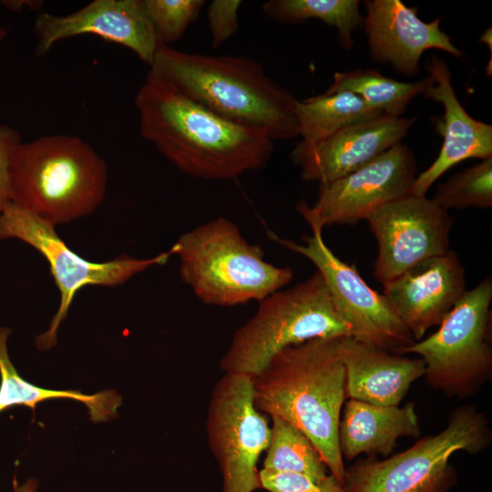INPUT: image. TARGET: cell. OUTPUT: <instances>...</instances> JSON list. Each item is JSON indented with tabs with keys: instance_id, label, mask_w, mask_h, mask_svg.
I'll use <instances>...</instances> for the list:
<instances>
[{
	"instance_id": "ac0fdd59",
	"label": "cell",
	"mask_w": 492,
	"mask_h": 492,
	"mask_svg": "<svg viewBox=\"0 0 492 492\" xmlns=\"http://www.w3.org/2000/svg\"><path fill=\"white\" fill-rule=\"evenodd\" d=\"M426 70L434 84L424 97L442 104L444 114L436 121L443 138L435 161L416 178L409 194L425 196L430 187L448 169L468 159L492 157V126L473 118L459 102L447 64L437 56L427 60Z\"/></svg>"
},
{
	"instance_id": "8fae6325",
	"label": "cell",
	"mask_w": 492,
	"mask_h": 492,
	"mask_svg": "<svg viewBox=\"0 0 492 492\" xmlns=\"http://www.w3.org/2000/svg\"><path fill=\"white\" fill-rule=\"evenodd\" d=\"M206 431L221 472V492L261 488L257 462L268 447L271 427L254 405L251 376L224 374L220 378L210 394Z\"/></svg>"
},
{
	"instance_id": "9c48e42d",
	"label": "cell",
	"mask_w": 492,
	"mask_h": 492,
	"mask_svg": "<svg viewBox=\"0 0 492 492\" xmlns=\"http://www.w3.org/2000/svg\"><path fill=\"white\" fill-rule=\"evenodd\" d=\"M6 239L20 240L36 249L47 261L59 292V305L49 328L36 338L38 350H49L56 345L58 328L81 289L90 285H122L141 272L164 265L173 255L170 248L147 259L121 255L107 261H91L72 251L55 226L12 202L0 214V240Z\"/></svg>"
},
{
	"instance_id": "5b68a950",
	"label": "cell",
	"mask_w": 492,
	"mask_h": 492,
	"mask_svg": "<svg viewBox=\"0 0 492 492\" xmlns=\"http://www.w3.org/2000/svg\"><path fill=\"white\" fill-rule=\"evenodd\" d=\"M179 275L205 304L235 306L260 302L291 282L293 271L268 262L258 244L218 217L181 234L170 247Z\"/></svg>"
},
{
	"instance_id": "d4e9b609",
	"label": "cell",
	"mask_w": 492,
	"mask_h": 492,
	"mask_svg": "<svg viewBox=\"0 0 492 492\" xmlns=\"http://www.w3.org/2000/svg\"><path fill=\"white\" fill-rule=\"evenodd\" d=\"M271 437L263 461L264 469L324 478L327 466L311 440L279 417H272Z\"/></svg>"
},
{
	"instance_id": "52a82bcc",
	"label": "cell",
	"mask_w": 492,
	"mask_h": 492,
	"mask_svg": "<svg viewBox=\"0 0 492 492\" xmlns=\"http://www.w3.org/2000/svg\"><path fill=\"white\" fill-rule=\"evenodd\" d=\"M491 442L487 415L473 405H462L439 433L389 458L356 461L345 469L343 487L346 492H446L456 480L450 456L459 451L478 454Z\"/></svg>"
},
{
	"instance_id": "603a6c76",
	"label": "cell",
	"mask_w": 492,
	"mask_h": 492,
	"mask_svg": "<svg viewBox=\"0 0 492 492\" xmlns=\"http://www.w3.org/2000/svg\"><path fill=\"white\" fill-rule=\"evenodd\" d=\"M433 84L430 75L418 81L401 82L371 68H357L335 73L324 92H353L383 116L399 118L413 98L424 95Z\"/></svg>"
},
{
	"instance_id": "f546056e",
	"label": "cell",
	"mask_w": 492,
	"mask_h": 492,
	"mask_svg": "<svg viewBox=\"0 0 492 492\" xmlns=\"http://www.w3.org/2000/svg\"><path fill=\"white\" fill-rule=\"evenodd\" d=\"M20 143V136L15 129L0 125V214L10 202L9 162L14 150Z\"/></svg>"
},
{
	"instance_id": "2e32d148",
	"label": "cell",
	"mask_w": 492,
	"mask_h": 492,
	"mask_svg": "<svg viewBox=\"0 0 492 492\" xmlns=\"http://www.w3.org/2000/svg\"><path fill=\"white\" fill-rule=\"evenodd\" d=\"M383 294L415 341L439 325L466 292V272L449 250L409 268L384 284Z\"/></svg>"
},
{
	"instance_id": "83f0119b",
	"label": "cell",
	"mask_w": 492,
	"mask_h": 492,
	"mask_svg": "<svg viewBox=\"0 0 492 492\" xmlns=\"http://www.w3.org/2000/svg\"><path fill=\"white\" fill-rule=\"evenodd\" d=\"M261 488L269 492H346L343 484L330 474L316 479L303 474L259 471Z\"/></svg>"
},
{
	"instance_id": "9a60e30c",
	"label": "cell",
	"mask_w": 492,
	"mask_h": 492,
	"mask_svg": "<svg viewBox=\"0 0 492 492\" xmlns=\"http://www.w3.org/2000/svg\"><path fill=\"white\" fill-rule=\"evenodd\" d=\"M35 32L39 56L60 40L89 34L131 49L150 65L159 45L143 0H95L63 16L41 13Z\"/></svg>"
},
{
	"instance_id": "44dd1931",
	"label": "cell",
	"mask_w": 492,
	"mask_h": 492,
	"mask_svg": "<svg viewBox=\"0 0 492 492\" xmlns=\"http://www.w3.org/2000/svg\"><path fill=\"white\" fill-rule=\"evenodd\" d=\"M10 333L9 328L0 327V413L15 405H26L34 411L38 403L65 398L84 404L94 423L107 422L118 416L122 397L113 390L86 395L77 390L43 388L21 377L8 355Z\"/></svg>"
},
{
	"instance_id": "e0dca14e",
	"label": "cell",
	"mask_w": 492,
	"mask_h": 492,
	"mask_svg": "<svg viewBox=\"0 0 492 492\" xmlns=\"http://www.w3.org/2000/svg\"><path fill=\"white\" fill-rule=\"evenodd\" d=\"M363 26L371 58L390 65L396 72L414 77L419 73L420 58L428 49H438L456 58L463 53L440 29L442 18L424 22L415 7L400 0H367Z\"/></svg>"
},
{
	"instance_id": "6da1fadb",
	"label": "cell",
	"mask_w": 492,
	"mask_h": 492,
	"mask_svg": "<svg viewBox=\"0 0 492 492\" xmlns=\"http://www.w3.org/2000/svg\"><path fill=\"white\" fill-rule=\"evenodd\" d=\"M141 136L180 171L233 179L267 165L274 140L262 129L216 115L172 86L147 77L135 97Z\"/></svg>"
},
{
	"instance_id": "3957f363",
	"label": "cell",
	"mask_w": 492,
	"mask_h": 492,
	"mask_svg": "<svg viewBox=\"0 0 492 492\" xmlns=\"http://www.w3.org/2000/svg\"><path fill=\"white\" fill-rule=\"evenodd\" d=\"M149 67L148 77L216 115L262 129L273 140L299 136L298 99L251 58L187 53L159 41Z\"/></svg>"
},
{
	"instance_id": "4fadbf2b",
	"label": "cell",
	"mask_w": 492,
	"mask_h": 492,
	"mask_svg": "<svg viewBox=\"0 0 492 492\" xmlns=\"http://www.w3.org/2000/svg\"><path fill=\"white\" fill-rule=\"evenodd\" d=\"M366 220L378 247L374 275L383 285L449 251L454 220L426 196L406 194L385 203Z\"/></svg>"
},
{
	"instance_id": "ffe728a7",
	"label": "cell",
	"mask_w": 492,
	"mask_h": 492,
	"mask_svg": "<svg viewBox=\"0 0 492 492\" xmlns=\"http://www.w3.org/2000/svg\"><path fill=\"white\" fill-rule=\"evenodd\" d=\"M420 434L414 403L377 405L347 399L339 423V448L343 459L348 461L362 454L371 458L386 456L400 437H418Z\"/></svg>"
},
{
	"instance_id": "f1b7e54d",
	"label": "cell",
	"mask_w": 492,
	"mask_h": 492,
	"mask_svg": "<svg viewBox=\"0 0 492 492\" xmlns=\"http://www.w3.org/2000/svg\"><path fill=\"white\" fill-rule=\"evenodd\" d=\"M240 0H214L207 9V19L214 49L229 40L238 29Z\"/></svg>"
},
{
	"instance_id": "cb8c5ba5",
	"label": "cell",
	"mask_w": 492,
	"mask_h": 492,
	"mask_svg": "<svg viewBox=\"0 0 492 492\" xmlns=\"http://www.w3.org/2000/svg\"><path fill=\"white\" fill-rule=\"evenodd\" d=\"M263 13L283 24L318 19L338 32V41L348 50L354 46L353 33L363 25L358 0H271L263 4Z\"/></svg>"
},
{
	"instance_id": "4dcf8cb0",
	"label": "cell",
	"mask_w": 492,
	"mask_h": 492,
	"mask_svg": "<svg viewBox=\"0 0 492 492\" xmlns=\"http://www.w3.org/2000/svg\"><path fill=\"white\" fill-rule=\"evenodd\" d=\"M14 492H36L38 483L35 479H28L25 483L19 485L15 478L13 481Z\"/></svg>"
},
{
	"instance_id": "484cf974",
	"label": "cell",
	"mask_w": 492,
	"mask_h": 492,
	"mask_svg": "<svg viewBox=\"0 0 492 492\" xmlns=\"http://www.w3.org/2000/svg\"><path fill=\"white\" fill-rule=\"evenodd\" d=\"M442 209L492 207V157L452 175L431 198Z\"/></svg>"
},
{
	"instance_id": "7c38bea8",
	"label": "cell",
	"mask_w": 492,
	"mask_h": 492,
	"mask_svg": "<svg viewBox=\"0 0 492 492\" xmlns=\"http://www.w3.org/2000/svg\"><path fill=\"white\" fill-rule=\"evenodd\" d=\"M415 178V157L399 143L358 169L320 184L314 204L300 200L296 210L312 231L331 225H354L385 203L409 194Z\"/></svg>"
},
{
	"instance_id": "7402d4cb",
	"label": "cell",
	"mask_w": 492,
	"mask_h": 492,
	"mask_svg": "<svg viewBox=\"0 0 492 492\" xmlns=\"http://www.w3.org/2000/svg\"><path fill=\"white\" fill-rule=\"evenodd\" d=\"M299 136L304 142L323 139L348 126L383 116L350 91L323 92L297 101Z\"/></svg>"
},
{
	"instance_id": "1f68e13d",
	"label": "cell",
	"mask_w": 492,
	"mask_h": 492,
	"mask_svg": "<svg viewBox=\"0 0 492 492\" xmlns=\"http://www.w3.org/2000/svg\"><path fill=\"white\" fill-rule=\"evenodd\" d=\"M5 36V31L0 29V41L3 39V37Z\"/></svg>"
},
{
	"instance_id": "ba28073f",
	"label": "cell",
	"mask_w": 492,
	"mask_h": 492,
	"mask_svg": "<svg viewBox=\"0 0 492 492\" xmlns=\"http://www.w3.org/2000/svg\"><path fill=\"white\" fill-rule=\"evenodd\" d=\"M491 301L492 280L487 277L466 291L436 332L402 352L424 360L431 388L464 399L491 380Z\"/></svg>"
},
{
	"instance_id": "4316f807",
	"label": "cell",
	"mask_w": 492,
	"mask_h": 492,
	"mask_svg": "<svg viewBox=\"0 0 492 492\" xmlns=\"http://www.w3.org/2000/svg\"><path fill=\"white\" fill-rule=\"evenodd\" d=\"M146 14L158 40L165 45L179 41L205 4L203 0H143Z\"/></svg>"
},
{
	"instance_id": "30bf717a",
	"label": "cell",
	"mask_w": 492,
	"mask_h": 492,
	"mask_svg": "<svg viewBox=\"0 0 492 492\" xmlns=\"http://www.w3.org/2000/svg\"><path fill=\"white\" fill-rule=\"evenodd\" d=\"M270 238L316 267L337 314L350 330V337L397 354L415 342L384 295L372 289L354 265L343 262L331 251L322 231L303 236L302 244L272 232Z\"/></svg>"
},
{
	"instance_id": "d6986e66",
	"label": "cell",
	"mask_w": 492,
	"mask_h": 492,
	"mask_svg": "<svg viewBox=\"0 0 492 492\" xmlns=\"http://www.w3.org/2000/svg\"><path fill=\"white\" fill-rule=\"evenodd\" d=\"M345 397L377 405H399L411 384L425 375L422 358H410L342 338Z\"/></svg>"
},
{
	"instance_id": "8992f818",
	"label": "cell",
	"mask_w": 492,
	"mask_h": 492,
	"mask_svg": "<svg viewBox=\"0 0 492 492\" xmlns=\"http://www.w3.org/2000/svg\"><path fill=\"white\" fill-rule=\"evenodd\" d=\"M350 337L321 274L259 302L255 314L233 334L220 361L224 374H258L285 347L313 338Z\"/></svg>"
},
{
	"instance_id": "7a4b0ae2",
	"label": "cell",
	"mask_w": 492,
	"mask_h": 492,
	"mask_svg": "<svg viewBox=\"0 0 492 492\" xmlns=\"http://www.w3.org/2000/svg\"><path fill=\"white\" fill-rule=\"evenodd\" d=\"M342 338H313L283 348L251 377V386L255 407L302 431L343 486L346 468L338 441L346 400Z\"/></svg>"
},
{
	"instance_id": "5bb4252c",
	"label": "cell",
	"mask_w": 492,
	"mask_h": 492,
	"mask_svg": "<svg viewBox=\"0 0 492 492\" xmlns=\"http://www.w3.org/2000/svg\"><path fill=\"white\" fill-rule=\"evenodd\" d=\"M415 118L381 116L314 141L299 142L290 154L305 181L325 184L369 163L401 143Z\"/></svg>"
},
{
	"instance_id": "277c9868",
	"label": "cell",
	"mask_w": 492,
	"mask_h": 492,
	"mask_svg": "<svg viewBox=\"0 0 492 492\" xmlns=\"http://www.w3.org/2000/svg\"><path fill=\"white\" fill-rule=\"evenodd\" d=\"M10 202L53 226L92 214L108 183L103 159L81 138L43 136L21 142L9 162Z\"/></svg>"
}]
</instances>
